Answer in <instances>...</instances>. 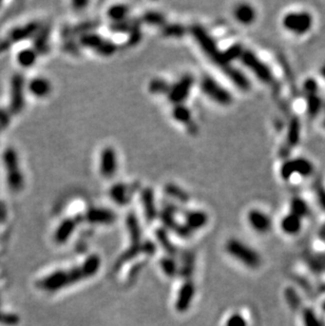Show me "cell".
Here are the masks:
<instances>
[{"label": "cell", "mask_w": 325, "mask_h": 326, "mask_svg": "<svg viewBox=\"0 0 325 326\" xmlns=\"http://www.w3.org/2000/svg\"><path fill=\"white\" fill-rule=\"evenodd\" d=\"M191 34H192L194 40L200 46V49L207 55L208 58L214 64H216L218 69H221L226 76L232 71L234 66H232V64L225 58L223 51H220L216 40L209 35V33L203 26L198 24L194 26L191 28Z\"/></svg>", "instance_id": "1"}, {"label": "cell", "mask_w": 325, "mask_h": 326, "mask_svg": "<svg viewBox=\"0 0 325 326\" xmlns=\"http://www.w3.org/2000/svg\"><path fill=\"white\" fill-rule=\"evenodd\" d=\"M225 249L229 256L248 268H258L262 264V258L256 249L238 238L228 240Z\"/></svg>", "instance_id": "2"}, {"label": "cell", "mask_w": 325, "mask_h": 326, "mask_svg": "<svg viewBox=\"0 0 325 326\" xmlns=\"http://www.w3.org/2000/svg\"><path fill=\"white\" fill-rule=\"evenodd\" d=\"M314 22V16L308 11L288 12L281 20L284 30L296 36H303L310 33L312 30Z\"/></svg>", "instance_id": "3"}, {"label": "cell", "mask_w": 325, "mask_h": 326, "mask_svg": "<svg viewBox=\"0 0 325 326\" xmlns=\"http://www.w3.org/2000/svg\"><path fill=\"white\" fill-rule=\"evenodd\" d=\"M84 279V276L82 274L80 267L74 268L70 272H64L58 270L55 272L38 283L40 288L46 292H57L60 290L64 288L66 286H69Z\"/></svg>", "instance_id": "4"}, {"label": "cell", "mask_w": 325, "mask_h": 326, "mask_svg": "<svg viewBox=\"0 0 325 326\" xmlns=\"http://www.w3.org/2000/svg\"><path fill=\"white\" fill-rule=\"evenodd\" d=\"M2 158L8 188L16 192L20 191L24 186V180L20 167H19V160L16 151L13 148H6L4 152Z\"/></svg>", "instance_id": "5"}, {"label": "cell", "mask_w": 325, "mask_h": 326, "mask_svg": "<svg viewBox=\"0 0 325 326\" xmlns=\"http://www.w3.org/2000/svg\"><path fill=\"white\" fill-rule=\"evenodd\" d=\"M238 60H240L242 64L245 66L246 68L250 70L261 82H264L266 84H272L274 82L272 71L256 53L248 49H244Z\"/></svg>", "instance_id": "6"}, {"label": "cell", "mask_w": 325, "mask_h": 326, "mask_svg": "<svg viewBox=\"0 0 325 326\" xmlns=\"http://www.w3.org/2000/svg\"><path fill=\"white\" fill-rule=\"evenodd\" d=\"M314 172V165L306 158H288L282 162L279 174L283 180L288 182L294 176L301 178L310 176Z\"/></svg>", "instance_id": "7"}, {"label": "cell", "mask_w": 325, "mask_h": 326, "mask_svg": "<svg viewBox=\"0 0 325 326\" xmlns=\"http://www.w3.org/2000/svg\"><path fill=\"white\" fill-rule=\"evenodd\" d=\"M200 86L204 94L214 102L221 104V106H229V104H232L234 100L232 93L225 89L222 84H220L214 78L206 75L200 80Z\"/></svg>", "instance_id": "8"}, {"label": "cell", "mask_w": 325, "mask_h": 326, "mask_svg": "<svg viewBox=\"0 0 325 326\" xmlns=\"http://www.w3.org/2000/svg\"><path fill=\"white\" fill-rule=\"evenodd\" d=\"M24 80L20 73H16L12 76L11 80V98H10L8 112L12 114H19L24 106Z\"/></svg>", "instance_id": "9"}, {"label": "cell", "mask_w": 325, "mask_h": 326, "mask_svg": "<svg viewBox=\"0 0 325 326\" xmlns=\"http://www.w3.org/2000/svg\"><path fill=\"white\" fill-rule=\"evenodd\" d=\"M194 84V78L192 75H185L176 84L170 87L168 92V98L171 102L176 104H183V102L189 96L191 88Z\"/></svg>", "instance_id": "10"}, {"label": "cell", "mask_w": 325, "mask_h": 326, "mask_svg": "<svg viewBox=\"0 0 325 326\" xmlns=\"http://www.w3.org/2000/svg\"><path fill=\"white\" fill-rule=\"evenodd\" d=\"M247 222L254 232L261 234L270 232L272 227V218L260 209H252L247 214Z\"/></svg>", "instance_id": "11"}, {"label": "cell", "mask_w": 325, "mask_h": 326, "mask_svg": "<svg viewBox=\"0 0 325 326\" xmlns=\"http://www.w3.org/2000/svg\"><path fill=\"white\" fill-rule=\"evenodd\" d=\"M100 170L102 176L106 178H112L116 174L118 170V160L116 153L111 147H106L100 153Z\"/></svg>", "instance_id": "12"}, {"label": "cell", "mask_w": 325, "mask_h": 326, "mask_svg": "<svg viewBox=\"0 0 325 326\" xmlns=\"http://www.w3.org/2000/svg\"><path fill=\"white\" fill-rule=\"evenodd\" d=\"M86 220L92 224L109 225L116 222V214L107 208L93 207L86 214Z\"/></svg>", "instance_id": "13"}, {"label": "cell", "mask_w": 325, "mask_h": 326, "mask_svg": "<svg viewBox=\"0 0 325 326\" xmlns=\"http://www.w3.org/2000/svg\"><path fill=\"white\" fill-rule=\"evenodd\" d=\"M38 28H40V24L38 22H31L24 26L15 28L8 33V37L4 38V40L11 46V44L14 42H22L26 40V38H30L38 32Z\"/></svg>", "instance_id": "14"}, {"label": "cell", "mask_w": 325, "mask_h": 326, "mask_svg": "<svg viewBox=\"0 0 325 326\" xmlns=\"http://www.w3.org/2000/svg\"><path fill=\"white\" fill-rule=\"evenodd\" d=\"M194 294H196V287L194 283L186 282L185 284L182 285L176 301V310L180 312H186L190 308L191 302H192L194 298Z\"/></svg>", "instance_id": "15"}, {"label": "cell", "mask_w": 325, "mask_h": 326, "mask_svg": "<svg viewBox=\"0 0 325 326\" xmlns=\"http://www.w3.org/2000/svg\"><path fill=\"white\" fill-rule=\"evenodd\" d=\"M234 19L243 26H250L256 20V10L250 4H240L234 8Z\"/></svg>", "instance_id": "16"}, {"label": "cell", "mask_w": 325, "mask_h": 326, "mask_svg": "<svg viewBox=\"0 0 325 326\" xmlns=\"http://www.w3.org/2000/svg\"><path fill=\"white\" fill-rule=\"evenodd\" d=\"M140 202L142 206L144 208V214L149 222L154 220L158 216V210L154 200V192L151 188L147 187L142 190L140 192Z\"/></svg>", "instance_id": "17"}, {"label": "cell", "mask_w": 325, "mask_h": 326, "mask_svg": "<svg viewBox=\"0 0 325 326\" xmlns=\"http://www.w3.org/2000/svg\"><path fill=\"white\" fill-rule=\"evenodd\" d=\"M302 218L292 214H288L284 216L280 222V228L282 232L288 236L298 234L302 229Z\"/></svg>", "instance_id": "18"}, {"label": "cell", "mask_w": 325, "mask_h": 326, "mask_svg": "<svg viewBox=\"0 0 325 326\" xmlns=\"http://www.w3.org/2000/svg\"><path fill=\"white\" fill-rule=\"evenodd\" d=\"M305 104H306V113L310 118H317L322 112L324 107V100L319 93H312L304 95Z\"/></svg>", "instance_id": "19"}, {"label": "cell", "mask_w": 325, "mask_h": 326, "mask_svg": "<svg viewBox=\"0 0 325 326\" xmlns=\"http://www.w3.org/2000/svg\"><path fill=\"white\" fill-rule=\"evenodd\" d=\"M208 223V216L202 210H194L186 214V226L189 230H200Z\"/></svg>", "instance_id": "20"}, {"label": "cell", "mask_w": 325, "mask_h": 326, "mask_svg": "<svg viewBox=\"0 0 325 326\" xmlns=\"http://www.w3.org/2000/svg\"><path fill=\"white\" fill-rule=\"evenodd\" d=\"M129 189H130L129 186L122 184V183L114 184L110 188L109 196L118 205L124 206V205L129 203V200H130Z\"/></svg>", "instance_id": "21"}, {"label": "cell", "mask_w": 325, "mask_h": 326, "mask_svg": "<svg viewBox=\"0 0 325 326\" xmlns=\"http://www.w3.org/2000/svg\"><path fill=\"white\" fill-rule=\"evenodd\" d=\"M75 226H76V222L73 218L64 220L55 232V241L60 244H62L68 241L74 232Z\"/></svg>", "instance_id": "22"}, {"label": "cell", "mask_w": 325, "mask_h": 326, "mask_svg": "<svg viewBox=\"0 0 325 326\" xmlns=\"http://www.w3.org/2000/svg\"><path fill=\"white\" fill-rule=\"evenodd\" d=\"M301 138V124L298 118H292L288 124V136H286L285 145L292 148L296 147L300 142Z\"/></svg>", "instance_id": "23"}, {"label": "cell", "mask_w": 325, "mask_h": 326, "mask_svg": "<svg viewBox=\"0 0 325 326\" xmlns=\"http://www.w3.org/2000/svg\"><path fill=\"white\" fill-rule=\"evenodd\" d=\"M28 91L36 98H46L51 91V84L46 78H36L28 82Z\"/></svg>", "instance_id": "24"}, {"label": "cell", "mask_w": 325, "mask_h": 326, "mask_svg": "<svg viewBox=\"0 0 325 326\" xmlns=\"http://www.w3.org/2000/svg\"><path fill=\"white\" fill-rule=\"evenodd\" d=\"M100 258L98 254H92L90 256L87 260H86L82 265L80 266V270L84 276V279H88L98 274L100 268Z\"/></svg>", "instance_id": "25"}, {"label": "cell", "mask_w": 325, "mask_h": 326, "mask_svg": "<svg viewBox=\"0 0 325 326\" xmlns=\"http://www.w3.org/2000/svg\"><path fill=\"white\" fill-rule=\"evenodd\" d=\"M290 212L303 220L310 214V209L306 200L300 196H294L290 200Z\"/></svg>", "instance_id": "26"}, {"label": "cell", "mask_w": 325, "mask_h": 326, "mask_svg": "<svg viewBox=\"0 0 325 326\" xmlns=\"http://www.w3.org/2000/svg\"><path fill=\"white\" fill-rule=\"evenodd\" d=\"M49 34H50V28L48 26L44 28L40 32H37L35 42H34V46H35L34 50L37 53L46 54L48 51H49V44H48V42H49Z\"/></svg>", "instance_id": "27"}, {"label": "cell", "mask_w": 325, "mask_h": 326, "mask_svg": "<svg viewBox=\"0 0 325 326\" xmlns=\"http://www.w3.org/2000/svg\"><path fill=\"white\" fill-rule=\"evenodd\" d=\"M126 223H127L128 232L130 234L132 242H133V244H134L133 246H134V247L138 246L140 240V227L138 220V218L136 216V214H130L127 216Z\"/></svg>", "instance_id": "28"}, {"label": "cell", "mask_w": 325, "mask_h": 326, "mask_svg": "<svg viewBox=\"0 0 325 326\" xmlns=\"http://www.w3.org/2000/svg\"><path fill=\"white\" fill-rule=\"evenodd\" d=\"M37 60V52L34 49H22L17 54V62L24 68H30Z\"/></svg>", "instance_id": "29"}, {"label": "cell", "mask_w": 325, "mask_h": 326, "mask_svg": "<svg viewBox=\"0 0 325 326\" xmlns=\"http://www.w3.org/2000/svg\"><path fill=\"white\" fill-rule=\"evenodd\" d=\"M129 13V8L125 4H114L108 10V17L116 22L125 20Z\"/></svg>", "instance_id": "30"}, {"label": "cell", "mask_w": 325, "mask_h": 326, "mask_svg": "<svg viewBox=\"0 0 325 326\" xmlns=\"http://www.w3.org/2000/svg\"><path fill=\"white\" fill-rule=\"evenodd\" d=\"M172 116L176 122L182 124H188L191 122V112L183 104H176L172 110Z\"/></svg>", "instance_id": "31"}, {"label": "cell", "mask_w": 325, "mask_h": 326, "mask_svg": "<svg viewBox=\"0 0 325 326\" xmlns=\"http://www.w3.org/2000/svg\"><path fill=\"white\" fill-rule=\"evenodd\" d=\"M104 42V38L100 37L98 34L95 33H86L82 34L80 38V44L86 48H90V49H95L102 44Z\"/></svg>", "instance_id": "32"}, {"label": "cell", "mask_w": 325, "mask_h": 326, "mask_svg": "<svg viewBox=\"0 0 325 326\" xmlns=\"http://www.w3.org/2000/svg\"><path fill=\"white\" fill-rule=\"evenodd\" d=\"M165 192L169 196L180 200V202L186 203L189 200V196L186 191L174 184H167L165 187Z\"/></svg>", "instance_id": "33"}, {"label": "cell", "mask_w": 325, "mask_h": 326, "mask_svg": "<svg viewBox=\"0 0 325 326\" xmlns=\"http://www.w3.org/2000/svg\"><path fill=\"white\" fill-rule=\"evenodd\" d=\"M302 319H303L304 326H324L322 320L318 317L316 312L310 308H306L303 310Z\"/></svg>", "instance_id": "34"}, {"label": "cell", "mask_w": 325, "mask_h": 326, "mask_svg": "<svg viewBox=\"0 0 325 326\" xmlns=\"http://www.w3.org/2000/svg\"><path fill=\"white\" fill-rule=\"evenodd\" d=\"M162 35L168 36V37H182L184 36L186 33V28L182 24H167L162 26Z\"/></svg>", "instance_id": "35"}, {"label": "cell", "mask_w": 325, "mask_h": 326, "mask_svg": "<svg viewBox=\"0 0 325 326\" xmlns=\"http://www.w3.org/2000/svg\"><path fill=\"white\" fill-rule=\"evenodd\" d=\"M170 90V86L164 80H154L149 84V91L152 94H168Z\"/></svg>", "instance_id": "36"}, {"label": "cell", "mask_w": 325, "mask_h": 326, "mask_svg": "<svg viewBox=\"0 0 325 326\" xmlns=\"http://www.w3.org/2000/svg\"><path fill=\"white\" fill-rule=\"evenodd\" d=\"M142 22L151 24V26H164L166 19L164 17V15L158 13V12H154V11H150L145 13L142 15Z\"/></svg>", "instance_id": "37"}, {"label": "cell", "mask_w": 325, "mask_h": 326, "mask_svg": "<svg viewBox=\"0 0 325 326\" xmlns=\"http://www.w3.org/2000/svg\"><path fill=\"white\" fill-rule=\"evenodd\" d=\"M312 191L316 196L317 203L319 207L325 212V185L321 180H316L312 184Z\"/></svg>", "instance_id": "38"}, {"label": "cell", "mask_w": 325, "mask_h": 326, "mask_svg": "<svg viewBox=\"0 0 325 326\" xmlns=\"http://www.w3.org/2000/svg\"><path fill=\"white\" fill-rule=\"evenodd\" d=\"M244 49L245 48L242 44H232L229 46L226 51H223V53H224L225 58L232 64V62H234L236 60H240V57H241Z\"/></svg>", "instance_id": "39"}, {"label": "cell", "mask_w": 325, "mask_h": 326, "mask_svg": "<svg viewBox=\"0 0 325 326\" xmlns=\"http://www.w3.org/2000/svg\"><path fill=\"white\" fill-rule=\"evenodd\" d=\"M136 22V19H133V20H130V19H125V20L122 22H114L110 28L113 32H120V33H126V32H130V30L132 28L133 24Z\"/></svg>", "instance_id": "40"}, {"label": "cell", "mask_w": 325, "mask_h": 326, "mask_svg": "<svg viewBox=\"0 0 325 326\" xmlns=\"http://www.w3.org/2000/svg\"><path fill=\"white\" fill-rule=\"evenodd\" d=\"M116 46L111 40H104L102 44L96 49V52L102 56H110L116 53Z\"/></svg>", "instance_id": "41"}, {"label": "cell", "mask_w": 325, "mask_h": 326, "mask_svg": "<svg viewBox=\"0 0 325 326\" xmlns=\"http://www.w3.org/2000/svg\"><path fill=\"white\" fill-rule=\"evenodd\" d=\"M302 90L304 95L319 93V84L317 80H314L312 78H308L302 84Z\"/></svg>", "instance_id": "42"}, {"label": "cell", "mask_w": 325, "mask_h": 326, "mask_svg": "<svg viewBox=\"0 0 325 326\" xmlns=\"http://www.w3.org/2000/svg\"><path fill=\"white\" fill-rule=\"evenodd\" d=\"M142 38V32L140 28V22L136 20L134 24H133L132 28L130 30L129 38H128V44L129 46H136L140 42Z\"/></svg>", "instance_id": "43"}, {"label": "cell", "mask_w": 325, "mask_h": 326, "mask_svg": "<svg viewBox=\"0 0 325 326\" xmlns=\"http://www.w3.org/2000/svg\"><path fill=\"white\" fill-rule=\"evenodd\" d=\"M160 266L162 268L164 272L169 276H174L176 272V267L174 262L171 260V258H162L160 262Z\"/></svg>", "instance_id": "44"}, {"label": "cell", "mask_w": 325, "mask_h": 326, "mask_svg": "<svg viewBox=\"0 0 325 326\" xmlns=\"http://www.w3.org/2000/svg\"><path fill=\"white\" fill-rule=\"evenodd\" d=\"M225 326H247V321L240 314H234L226 321Z\"/></svg>", "instance_id": "45"}, {"label": "cell", "mask_w": 325, "mask_h": 326, "mask_svg": "<svg viewBox=\"0 0 325 326\" xmlns=\"http://www.w3.org/2000/svg\"><path fill=\"white\" fill-rule=\"evenodd\" d=\"M96 22H82L78 26H76L73 30L71 31V33L73 34H76V33H80L82 35V34H86V33H89L90 30H92V28H96Z\"/></svg>", "instance_id": "46"}, {"label": "cell", "mask_w": 325, "mask_h": 326, "mask_svg": "<svg viewBox=\"0 0 325 326\" xmlns=\"http://www.w3.org/2000/svg\"><path fill=\"white\" fill-rule=\"evenodd\" d=\"M10 122H11L10 112L4 109H0V131L4 130L8 126Z\"/></svg>", "instance_id": "47"}, {"label": "cell", "mask_w": 325, "mask_h": 326, "mask_svg": "<svg viewBox=\"0 0 325 326\" xmlns=\"http://www.w3.org/2000/svg\"><path fill=\"white\" fill-rule=\"evenodd\" d=\"M87 4H88L87 2H73V6L76 10H82L84 6H86Z\"/></svg>", "instance_id": "48"}, {"label": "cell", "mask_w": 325, "mask_h": 326, "mask_svg": "<svg viewBox=\"0 0 325 326\" xmlns=\"http://www.w3.org/2000/svg\"><path fill=\"white\" fill-rule=\"evenodd\" d=\"M319 74L321 76V78L324 80L325 82V62L320 66V69H319Z\"/></svg>", "instance_id": "49"}, {"label": "cell", "mask_w": 325, "mask_h": 326, "mask_svg": "<svg viewBox=\"0 0 325 326\" xmlns=\"http://www.w3.org/2000/svg\"><path fill=\"white\" fill-rule=\"evenodd\" d=\"M319 236L322 240H324L325 241V224L320 228V232H319Z\"/></svg>", "instance_id": "50"}, {"label": "cell", "mask_w": 325, "mask_h": 326, "mask_svg": "<svg viewBox=\"0 0 325 326\" xmlns=\"http://www.w3.org/2000/svg\"><path fill=\"white\" fill-rule=\"evenodd\" d=\"M322 112H323V120H322V124H323V127H324V129H325V102H324V107H323Z\"/></svg>", "instance_id": "51"}, {"label": "cell", "mask_w": 325, "mask_h": 326, "mask_svg": "<svg viewBox=\"0 0 325 326\" xmlns=\"http://www.w3.org/2000/svg\"><path fill=\"white\" fill-rule=\"evenodd\" d=\"M323 308H324V310H325V302H324V304H323Z\"/></svg>", "instance_id": "52"}]
</instances>
